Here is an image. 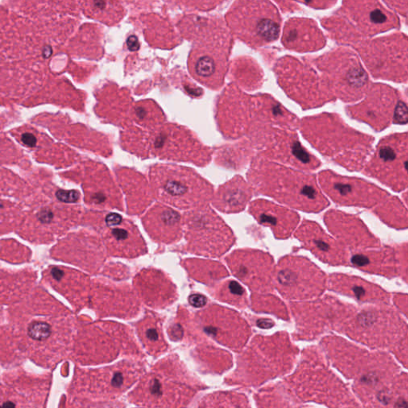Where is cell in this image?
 Instances as JSON below:
<instances>
[{"mask_svg":"<svg viewBox=\"0 0 408 408\" xmlns=\"http://www.w3.org/2000/svg\"><path fill=\"white\" fill-rule=\"evenodd\" d=\"M247 178L256 192L302 212L319 213L329 205L315 176L259 155L252 160Z\"/></svg>","mask_w":408,"mask_h":408,"instance_id":"1","label":"cell"},{"mask_svg":"<svg viewBox=\"0 0 408 408\" xmlns=\"http://www.w3.org/2000/svg\"><path fill=\"white\" fill-rule=\"evenodd\" d=\"M188 36L195 42L189 57V69L202 84L218 90L228 69L233 38L220 18H189Z\"/></svg>","mask_w":408,"mask_h":408,"instance_id":"2","label":"cell"},{"mask_svg":"<svg viewBox=\"0 0 408 408\" xmlns=\"http://www.w3.org/2000/svg\"><path fill=\"white\" fill-rule=\"evenodd\" d=\"M332 362L342 374L354 382H377L390 384L400 365L390 352L370 349L336 336L322 342Z\"/></svg>","mask_w":408,"mask_h":408,"instance_id":"3","label":"cell"},{"mask_svg":"<svg viewBox=\"0 0 408 408\" xmlns=\"http://www.w3.org/2000/svg\"><path fill=\"white\" fill-rule=\"evenodd\" d=\"M408 326L402 314L389 305L357 307L340 333L370 349L390 352Z\"/></svg>","mask_w":408,"mask_h":408,"instance_id":"4","label":"cell"},{"mask_svg":"<svg viewBox=\"0 0 408 408\" xmlns=\"http://www.w3.org/2000/svg\"><path fill=\"white\" fill-rule=\"evenodd\" d=\"M216 119L220 132L226 138H240L248 135L256 124L269 123L270 96H250L236 85H229L217 101Z\"/></svg>","mask_w":408,"mask_h":408,"instance_id":"5","label":"cell"},{"mask_svg":"<svg viewBox=\"0 0 408 408\" xmlns=\"http://www.w3.org/2000/svg\"><path fill=\"white\" fill-rule=\"evenodd\" d=\"M226 19L232 34L253 48L273 43L280 35V15L267 1L234 2Z\"/></svg>","mask_w":408,"mask_h":408,"instance_id":"6","label":"cell"},{"mask_svg":"<svg viewBox=\"0 0 408 408\" xmlns=\"http://www.w3.org/2000/svg\"><path fill=\"white\" fill-rule=\"evenodd\" d=\"M247 141L252 149L260 152L259 156L268 160L306 172L320 167V162L302 147L293 130L257 124L250 130Z\"/></svg>","mask_w":408,"mask_h":408,"instance_id":"7","label":"cell"},{"mask_svg":"<svg viewBox=\"0 0 408 408\" xmlns=\"http://www.w3.org/2000/svg\"><path fill=\"white\" fill-rule=\"evenodd\" d=\"M185 251L197 255L220 257L235 243L231 229L208 206L197 207L185 216Z\"/></svg>","mask_w":408,"mask_h":408,"instance_id":"8","label":"cell"},{"mask_svg":"<svg viewBox=\"0 0 408 408\" xmlns=\"http://www.w3.org/2000/svg\"><path fill=\"white\" fill-rule=\"evenodd\" d=\"M274 285L285 299L307 301L322 295L328 278L306 257L288 255L282 257L275 268Z\"/></svg>","mask_w":408,"mask_h":408,"instance_id":"9","label":"cell"},{"mask_svg":"<svg viewBox=\"0 0 408 408\" xmlns=\"http://www.w3.org/2000/svg\"><path fill=\"white\" fill-rule=\"evenodd\" d=\"M290 307L300 335L306 337H316L326 329L340 333L344 324L357 309L352 304L329 295L293 302Z\"/></svg>","mask_w":408,"mask_h":408,"instance_id":"10","label":"cell"},{"mask_svg":"<svg viewBox=\"0 0 408 408\" xmlns=\"http://www.w3.org/2000/svg\"><path fill=\"white\" fill-rule=\"evenodd\" d=\"M158 181L162 199L180 208L207 206L215 195L213 186L190 168H163Z\"/></svg>","mask_w":408,"mask_h":408,"instance_id":"11","label":"cell"},{"mask_svg":"<svg viewBox=\"0 0 408 408\" xmlns=\"http://www.w3.org/2000/svg\"><path fill=\"white\" fill-rule=\"evenodd\" d=\"M278 82L286 94L305 109L319 106L329 101L318 76L309 63L294 57L285 56L274 66Z\"/></svg>","mask_w":408,"mask_h":408,"instance_id":"12","label":"cell"},{"mask_svg":"<svg viewBox=\"0 0 408 408\" xmlns=\"http://www.w3.org/2000/svg\"><path fill=\"white\" fill-rule=\"evenodd\" d=\"M319 183L323 191L340 206L373 209L390 195L365 180L340 176L331 171L320 172Z\"/></svg>","mask_w":408,"mask_h":408,"instance_id":"13","label":"cell"},{"mask_svg":"<svg viewBox=\"0 0 408 408\" xmlns=\"http://www.w3.org/2000/svg\"><path fill=\"white\" fill-rule=\"evenodd\" d=\"M226 262L237 279L253 293H270L275 288L276 267L270 253L258 250H237L226 257Z\"/></svg>","mask_w":408,"mask_h":408,"instance_id":"14","label":"cell"},{"mask_svg":"<svg viewBox=\"0 0 408 408\" xmlns=\"http://www.w3.org/2000/svg\"><path fill=\"white\" fill-rule=\"evenodd\" d=\"M324 221L333 237L348 251L355 252L381 247L379 238L356 215L332 209L325 213Z\"/></svg>","mask_w":408,"mask_h":408,"instance_id":"15","label":"cell"},{"mask_svg":"<svg viewBox=\"0 0 408 408\" xmlns=\"http://www.w3.org/2000/svg\"><path fill=\"white\" fill-rule=\"evenodd\" d=\"M196 319L206 333L226 343L238 345L250 334L248 324L240 314L218 305H209L197 314Z\"/></svg>","mask_w":408,"mask_h":408,"instance_id":"16","label":"cell"},{"mask_svg":"<svg viewBox=\"0 0 408 408\" xmlns=\"http://www.w3.org/2000/svg\"><path fill=\"white\" fill-rule=\"evenodd\" d=\"M295 237L305 249L324 263L333 266H349V251L316 222L304 221L296 231Z\"/></svg>","mask_w":408,"mask_h":408,"instance_id":"17","label":"cell"},{"mask_svg":"<svg viewBox=\"0 0 408 408\" xmlns=\"http://www.w3.org/2000/svg\"><path fill=\"white\" fill-rule=\"evenodd\" d=\"M364 172L396 191L408 188V153L383 146Z\"/></svg>","mask_w":408,"mask_h":408,"instance_id":"18","label":"cell"},{"mask_svg":"<svg viewBox=\"0 0 408 408\" xmlns=\"http://www.w3.org/2000/svg\"><path fill=\"white\" fill-rule=\"evenodd\" d=\"M328 288L360 303L388 305L392 298L391 293L379 285L349 274H331Z\"/></svg>","mask_w":408,"mask_h":408,"instance_id":"19","label":"cell"},{"mask_svg":"<svg viewBox=\"0 0 408 408\" xmlns=\"http://www.w3.org/2000/svg\"><path fill=\"white\" fill-rule=\"evenodd\" d=\"M249 212L258 223L271 229L279 239L289 238L299 223L300 217L295 212L264 199L252 202Z\"/></svg>","mask_w":408,"mask_h":408,"instance_id":"20","label":"cell"},{"mask_svg":"<svg viewBox=\"0 0 408 408\" xmlns=\"http://www.w3.org/2000/svg\"><path fill=\"white\" fill-rule=\"evenodd\" d=\"M353 268L386 279L398 278L397 260L395 248L391 246L352 252L350 265Z\"/></svg>","mask_w":408,"mask_h":408,"instance_id":"21","label":"cell"},{"mask_svg":"<svg viewBox=\"0 0 408 408\" xmlns=\"http://www.w3.org/2000/svg\"><path fill=\"white\" fill-rule=\"evenodd\" d=\"M283 46L297 52H312L322 48L324 36L312 19L294 18L285 23L282 35Z\"/></svg>","mask_w":408,"mask_h":408,"instance_id":"22","label":"cell"},{"mask_svg":"<svg viewBox=\"0 0 408 408\" xmlns=\"http://www.w3.org/2000/svg\"><path fill=\"white\" fill-rule=\"evenodd\" d=\"M253 196V188L243 177L237 176L216 190L212 204L220 212L235 214L243 212Z\"/></svg>","mask_w":408,"mask_h":408,"instance_id":"23","label":"cell"},{"mask_svg":"<svg viewBox=\"0 0 408 408\" xmlns=\"http://www.w3.org/2000/svg\"><path fill=\"white\" fill-rule=\"evenodd\" d=\"M182 264L190 279L209 287L229 276L226 267L213 260L190 258L183 261Z\"/></svg>","mask_w":408,"mask_h":408,"instance_id":"24","label":"cell"},{"mask_svg":"<svg viewBox=\"0 0 408 408\" xmlns=\"http://www.w3.org/2000/svg\"><path fill=\"white\" fill-rule=\"evenodd\" d=\"M388 388L389 384L377 382H354L352 391L364 408H394Z\"/></svg>","mask_w":408,"mask_h":408,"instance_id":"25","label":"cell"},{"mask_svg":"<svg viewBox=\"0 0 408 408\" xmlns=\"http://www.w3.org/2000/svg\"><path fill=\"white\" fill-rule=\"evenodd\" d=\"M381 222L396 230L408 229V208L396 196H389L373 209Z\"/></svg>","mask_w":408,"mask_h":408,"instance_id":"26","label":"cell"},{"mask_svg":"<svg viewBox=\"0 0 408 408\" xmlns=\"http://www.w3.org/2000/svg\"><path fill=\"white\" fill-rule=\"evenodd\" d=\"M231 75L241 87L247 90H257L263 83L262 69L250 57H240L234 61Z\"/></svg>","mask_w":408,"mask_h":408,"instance_id":"27","label":"cell"},{"mask_svg":"<svg viewBox=\"0 0 408 408\" xmlns=\"http://www.w3.org/2000/svg\"><path fill=\"white\" fill-rule=\"evenodd\" d=\"M154 220L159 239L165 243L180 240L182 235V220L178 212L169 207H159L156 211Z\"/></svg>","mask_w":408,"mask_h":408,"instance_id":"28","label":"cell"},{"mask_svg":"<svg viewBox=\"0 0 408 408\" xmlns=\"http://www.w3.org/2000/svg\"><path fill=\"white\" fill-rule=\"evenodd\" d=\"M208 291L214 298L230 306L239 309H246L249 306L247 291L236 281L231 279L224 281L209 287Z\"/></svg>","mask_w":408,"mask_h":408,"instance_id":"29","label":"cell"},{"mask_svg":"<svg viewBox=\"0 0 408 408\" xmlns=\"http://www.w3.org/2000/svg\"><path fill=\"white\" fill-rule=\"evenodd\" d=\"M251 149L247 140L222 148L216 153V163L228 169H241L251 159L253 153Z\"/></svg>","mask_w":408,"mask_h":408,"instance_id":"30","label":"cell"},{"mask_svg":"<svg viewBox=\"0 0 408 408\" xmlns=\"http://www.w3.org/2000/svg\"><path fill=\"white\" fill-rule=\"evenodd\" d=\"M251 302L254 312L273 314L283 320H289V312L285 303L270 293H253Z\"/></svg>","mask_w":408,"mask_h":408,"instance_id":"31","label":"cell"},{"mask_svg":"<svg viewBox=\"0 0 408 408\" xmlns=\"http://www.w3.org/2000/svg\"><path fill=\"white\" fill-rule=\"evenodd\" d=\"M388 391L394 408H408V373H398L390 383Z\"/></svg>","mask_w":408,"mask_h":408,"instance_id":"32","label":"cell"},{"mask_svg":"<svg viewBox=\"0 0 408 408\" xmlns=\"http://www.w3.org/2000/svg\"><path fill=\"white\" fill-rule=\"evenodd\" d=\"M389 352L398 364L408 369V324L402 336L391 347Z\"/></svg>","mask_w":408,"mask_h":408,"instance_id":"33","label":"cell"},{"mask_svg":"<svg viewBox=\"0 0 408 408\" xmlns=\"http://www.w3.org/2000/svg\"><path fill=\"white\" fill-rule=\"evenodd\" d=\"M397 260L398 275L408 285V241L394 247Z\"/></svg>","mask_w":408,"mask_h":408,"instance_id":"34","label":"cell"},{"mask_svg":"<svg viewBox=\"0 0 408 408\" xmlns=\"http://www.w3.org/2000/svg\"><path fill=\"white\" fill-rule=\"evenodd\" d=\"M28 333V336L34 341H45L51 336V327L47 323L35 321L30 324Z\"/></svg>","mask_w":408,"mask_h":408,"instance_id":"35","label":"cell"},{"mask_svg":"<svg viewBox=\"0 0 408 408\" xmlns=\"http://www.w3.org/2000/svg\"><path fill=\"white\" fill-rule=\"evenodd\" d=\"M392 302L396 306V310L408 319V294L404 293H394L392 296Z\"/></svg>","mask_w":408,"mask_h":408,"instance_id":"36","label":"cell"},{"mask_svg":"<svg viewBox=\"0 0 408 408\" xmlns=\"http://www.w3.org/2000/svg\"><path fill=\"white\" fill-rule=\"evenodd\" d=\"M57 198L60 201L65 202V203H74L79 199L80 194L78 191L75 190H59L57 191Z\"/></svg>","mask_w":408,"mask_h":408,"instance_id":"37","label":"cell"},{"mask_svg":"<svg viewBox=\"0 0 408 408\" xmlns=\"http://www.w3.org/2000/svg\"><path fill=\"white\" fill-rule=\"evenodd\" d=\"M207 302H208V300H207V297L204 295H202L200 293H193L188 297L189 304L192 307H203V306H207Z\"/></svg>","mask_w":408,"mask_h":408,"instance_id":"38","label":"cell"},{"mask_svg":"<svg viewBox=\"0 0 408 408\" xmlns=\"http://www.w3.org/2000/svg\"><path fill=\"white\" fill-rule=\"evenodd\" d=\"M122 216L119 214L111 213L108 215L105 219V222L109 226H115L122 222Z\"/></svg>","mask_w":408,"mask_h":408,"instance_id":"39","label":"cell"},{"mask_svg":"<svg viewBox=\"0 0 408 408\" xmlns=\"http://www.w3.org/2000/svg\"><path fill=\"white\" fill-rule=\"evenodd\" d=\"M21 141L27 146L34 147L36 145V138L31 133H24L22 136Z\"/></svg>","mask_w":408,"mask_h":408,"instance_id":"40","label":"cell"},{"mask_svg":"<svg viewBox=\"0 0 408 408\" xmlns=\"http://www.w3.org/2000/svg\"><path fill=\"white\" fill-rule=\"evenodd\" d=\"M146 337L149 341L156 342L159 340V333L155 328H150L146 331Z\"/></svg>","mask_w":408,"mask_h":408,"instance_id":"41","label":"cell"},{"mask_svg":"<svg viewBox=\"0 0 408 408\" xmlns=\"http://www.w3.org/2000/svg\"><path fill=\"white\" fill-rule=\"evenodd\" d=\"M124 382V377L122 373H116L112 379V385L114 387H120Z\"/></svg>","mask_w":408,"mask_h":408,"instance_id":"42","label":"cell"},{"mask_svg":"<svg viewBox=\"0 0 408 408\" xmlns=\"http://www.w3.org/2000/svg\"><path fill=\"white\" fill-rule=\"evenodd\" d=\"M127 43H128V48L131 51H136V50H138L139 42L137 38L135 37V36H130L129 38H128Z\"/></svg>","mask_w":408,"mask_h":408,"instance_id":"43","label":"cell"},{"mask_svg":"<svg viewBox=\"0 0 408 408\" xmlns=\"http://www.w3.org/2000/svg\"><path fill=\"white\" fill-rule=\"evenodd\" d=\"M2 408H15V405L11 401H7L2 404Z\"/></svg>","mask_w":408,"mask_h":408,"instance_id":"44","label":"cell"},{"mask_svg":"<svg viewBox=\"0 0 408 408\" xmlns=\"http://www.w3.org/2000/svg\"><path fill=\"white\" fill-rule=\"evenodd\" d=\"M403 197H404V201L406 203L407 205L408 206V191H406V192L404 193Z\"/></svg>","mask_w":408,"mask_h":408,"instance_id":"45","label":"cell"},{"mask_svg":"<svg viewBox=\"0 0 408 408\" xmlns=\"http://www.w3.org/2000/svg\"><path fill=\"white\" fill-rule=\"evenodd\" d=\"M347 408H363L360 404H356V405H354V406L348 407Z\"/></svg>","mask_w":408,"mask_h":408,"instance_id":"46","label":"cell"}]
</instances>
